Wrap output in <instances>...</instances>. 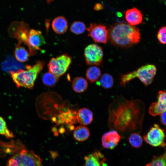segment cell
Here are the masks:
<instances>
[{
	"mask_svg": "<svg viewBox=\"0 0 166 166\" xmlns=\"http://www.w3.org/2000/svg\"><path fill=\"white\" fill-rule=\"evenodd\" d=\"M145 109L144 103L140 100H128L123 96H118L109 106V126L122 132L140 127Z\"/></svg>",
	"mask_w": 166,
	"mask_h": 166,
	"instance_id": "6da1fadb",
	"label": "cell"
},
{
	"mask_svg": "<svg viewBox=\"0 0 166 166\" xmlns=\"http://www.w3.org/2000/svg\"><path fill=\"white\" fill-rule=\"evenodd\" d=\"M108 39L117 46L127 48L140 41V30L134 26L125 23H117L108 30Z\"/></svg>",
	"mask_w": 166,
	"mask_h": 166,
	"instance_id": "7a4b0ae2",
	"label": "cell"
},
{
	"mask_svg": "<svg viewBox=\"0 0 166 166\" xmlns=\"http://www.w3.org/2000/svg\"><path fill=\"white\" fill-rule=\"evenodd\" d=\"M44 65V61H39L33 66H27L26 70L19 69L16 71H10V73L17 87H22L31 89Z\"/></svg>",
	"mask_w": 166,
	"mask_h": 166,
	"instance_id": "3957f363",
	"label": "cell"
},
{
	"mask_svg": "<svg viewBox=\"0 0 166 166\" xmlns=\"http://www.w3.org/2000/svg\"><path fill=\"white\" fill-rule=\"evenodd\" d=\"M156 71V68L154 65L148 64L142 66L135 71L121 75L120 84L124 86L127 82L137 77L145 85H149L152 82Z\"/></svg>",
	"mask_w": 166,
	"mask_h": 166,
	"instance_id": "277c9868",
	"label": "cell"
},
{
	"mask_svg": "<svg viewBox=\"0 0 166 166\" xmlns=\"http://www.w3.org/2000/svg\"><path fill=\"white\" fill-rule=\"evenodd\" d=\"M42 161L39 156L24 148L12 155L6 166H41Z\"/></svg>",
	"mask_w": 166,
	"mask_h": 166,
	"instance_id": "5b68a950",
	"label": "cell"
},
{
	"mask_svg": "<svg viewBox=\"0 0 166 166\" xmlns=\"http://www.w3.org/2000/svg\"><path fill=\"white\" fill-rule=\"evenodd\" d=\"M72 61L71 57L67 54L52 57L47 65L49 72L59 78L68 70Z\"/></svg>",
	"mask_w": 166,
	"mask_h": 166,
	"instance_id": "8992f818",
	"label": "cell"
},
{
	"mask_svg": "<svg viewBox=\"0 0 166 166\" xmlns=\"http://www.w3.org/2000/svg\"><path fill=\"white\" fill-rule=\"evenodd\" d=\"M143 139L146 142L153 147H164L165 145L164 131L156 124L150 128Z\"/></svg>",
	"mask_w": 166,
	"mask_h": 166,
	"instance_id": "52a82bcc",
	"label": "cell"
},
{
	"mask_svg": "<svg viewBox=\"0 0 166 166\" xmlns=\"http://www.w3.org/2000/svg\"><path fill=\"white\" fill-rule=\"evenodd\" d=\"M28 24L24 22H13L9 29L11 36L18 40V44L22 43L27 45L28 39L30 30Z\"/></svg>",
	"mask_w": 166,
	"mask_h": 166,
	"instance_id": "ba28073f",
	"label": "cell"
},
{
	"mask_svg": "<svg viewBox=\"0 0 166 166\" xmlns=\"http://www.w3.org/2000/svg\"><path fill=\"white\" fill-rule=\"evenodd\" d=\"M85 60L89 65H99L101 63L103 55L102 48L96 44H91L84 50Z\"/></svg>",
	"mask_w": 166,
	"mask_h": 166,
	"instance_id": "9c48e42d",
	"label": "cell"
},
{
	"mask_svg": "<svg viewBox=\"0 0 166 166\" xmlns=\"http://www.w3.org/2000/svg\"><path fill=\"white\" fill-rule=\"evenodd\" d=\"M86 29L88 36L91 37L95 42L106 43L108 40V31L105 26L92 23Z\"/></svg>",
	"mask_w": 166,
	"mask_h": 166,
	"instance_id": "30bf717a",
	"label": "cell"
},
{
	"mask_svg": "<svg viewBox=\"0 0 166 166\" xmlns=\"http://www.w3.org/2000/svg\"><path fill=\"white\" fill-rule=\"evenodd\" d=\"M45 43L44 38L40 31L33 29L30 30L27 46L30 55L34 54L37 50H41L40 47Z\"/></svg>",
	"mask_w": 166,
	"mask_h": 166,
	"instance_id": "8fae6325",
	"label": "cell"
},
{
	"mask_svg": "<svg viewBox=\"0 0 166 166\" xmlns=\"http://www.w3.org/2000/svg\"><path fill=\"white\" fill-rule=\"evenodd\" d=\"M166 95L165 91H160L158 93L157 101L150 105L148 113L151 115L155 116L160 115L166 110Z\"/></svg>",
	"mask_w": 166,
	"mask_h": 166,
	"instance_id": "7c38bea8",
	"label": "cell"
},
{
	"mask_svg": "<svg viewBox=\"0 0 166 166\" xmlns=\"http://www.w3.org/2000/svg\"><path fill=\"white\" fill-rule=\"evenodd\" d=\"M84 166H105L106 159L104 155L98 150L93 152L84 157Z\"/></svg>",
	"mask_w": 166,
	"mask_h": 166,
	"instance_id": "4fadbf2b",
	"label": "cell"
},
{
	"mask_svg": "<svg viewBox=\"0 0 166 166\" xmlns=\"http://www.w3.org/2000/svg\"><path fill=\"white\" fill-rule=\"evenodd\" d=\"M121 137L115 130H111L105 133L102 138V145L104 147L112 149L117 144Z\"/></svg>",
	"mask_w": 166,
	"mask_h": 166,
	"instance_id": "5bb4252c",
	"label": "cell"
},
{
	"mask_svg": "<svg viewBox=\"0 0 166 166\" xmlns=\"http://www.w3.org/2000/svg\"><path fill=\"white\" fill-rule=\"evenodd\" d=\"M125 18L129 24L132 26L141 23L143 19L141 11L136 7L127 10L125 13Z\"/></svg>",
	"mask_w": 166,
	"mask_h": 166,
	"instance_id": "9a60e30c",
	"label": "cell"
},
{
	"mask_svg": "<svg viewBox=\"0 0 166 166\" xmlns=\"http://www.w3.org/2000/svg\"><path fill=\"white\" fill-rule=\"evenodd\" d=\"M93 113L89 109L86 108L80 109L76 114V118L80 124L85 125L91 123L93 119Z\"/></svg>",
	"mask_w": 166,
	"mask_h": 166,
	"instance_id": "2e32d148",
	"label": "cell"
},
{
	"mask_svg": "<svg viewBox=\"0 0 166 166\" xmlns=\"http://www.w3.org/2000/svg\"><path fill=\"white\" fill-rule=\"evenodd\" d=\"M52 26L56 33L62 34L66 31L68 26V22L64 17L59 16L54 19L52 22Z\"/></svg>",
	"mask_w": 166,
	"mask_h": 166,
	"instance_id": "e0dca14e",
	"label": "cell"
},
{
	"mask_svg": "<svg viewBox=\"0 0 166 166\" xmlns=\"http://www.w3.org/2000/svg\"><path fill=\"white\" fill-rule=\"evenodd\" d=\"M90 133L88 128L84 126H79L76 127L73 132L75 139L79 141L86 140L89 137Z\"/></svg>",
	"mask_w": 166,
	"mask_h": 166,
	"instance_id": "ac0fdd59",
	"label": "cell"
},
{
	"mask_svg": "<svg viewBox=\"0 0 166 166\" xmlns=\"http://www.w3.org/2000/svg\"><path fill=\"white\" fill-rule=\"evenodd\" d=\"M87 81L81 77H76L73 81L72 87L73 90L78 93H81L85 90L88 87Z\"/></svg>",
	"mask_w": 166,
	"mask_h": 166,
	"instance_id": "d6986e66",
	"label": "cell"
},
{
	"mask_svg": "<svg viewBox=\"0 0 166 166\" xmlns=\"http://www.w3.org/2000/svg\"><path fill=\"white\" fill-rule=\"evenodd\" d=\"M14 55L18 61L25 62L28 60L30 55L24 47L18 44L14 51Z\"/></svg>",
	"mask_w": 166,
	"mask_h": 166,
	"instance_id": "ffe728a7",
	"label": "cell"
},
{
	"mask_svg": "<svg viewBox=\"0 0 166 166\" xmlns=\"http://www.w3.org/2000/svg\"><path fill=\"white\" fill-rule=\"evenodd\" d=\"M101 75V71L98 67L93 66L87 70L86 76L87 79L91 83L97 81Z\"/></svg>",
	"mask_w": 166,
	"mask_h": 166,
	"instance_id": "44dd1931",
	"label": "cell"
},
{
	"mask_svg": "<svg viewBox=\"0 0 166 166\" xmlns=\"http://www.w3.org/2000/svg\"><path fill=\"white\" fill-rule=\"evenodd\" d=\"M96 84L105 89L111 88L114 84L113 78L112 76L109 73L103 74L101 77L99 81Z\"/></svg>",
	"mask_w": 166,
	"mask_h": 166,
	"instance_id": "7402d4cb",
	"label": "cell"
},
{
	"mask_svg": "<svg viewBox=\"0 0 166 166\" xmlns=\"http://www.w3.org/2000/svg\"><path fill=\"white\" fill-rule=\"evenodd\" d=\"M59 78L49 72L45 73L43 76L42 81L46 86L52 87L57 83Z\"/></svg>",
	"mask_w": 166,
	"mask_h": 166,
	"instance_id": "603a6c76",
	"label": "cell"
},
{
	"mask_svg": "<svg viewBox=\"0 0 166 166\" xmlns=\"http://www.w3.org/2000/svg\"><path fill=\"white\" fill-rule=\"evenodd\" d=\"M128 140L131 146L136 148H140L143 143V139L138 133H132L129 137Z\"/></svg>",
	"mask_w": 166,
	"mask_h": 166,
	"instance_id": "cb8c5ba5",
	"label": "cell"
},
{
	"mask_svg": "<svg viewBox=\"0 0 166 166\" xmlns=\"http://www.w3.org/2000/svg\"><path fill=\"white\" fill-rule=\"evenodd\" d=\"M0 135H3L8 139L14 137L13 132L8 129L5 121L1 116H0Z\"/></svg>",
	"mask_w": 166,
	"mask_h": 166,
	"instance_id": "d4e9b609",
	"label": "cell"
},
{
	"mask_svg": "<svg viewBox=\"0 0 166 166\" xmlns=\"http://www.w3.org/2000/svg\"><path fill=\"white\" fill-rule=\"evenodd\" d=\"M85 29V24L83 22L79 21L74 22L72 24L70 27L71 31L76 34L82 33Z\"/></svg>",
	"mask_w": 166,
	"mask_h": 166,
	"instance_id": "484cf974",
	"label": "cell"
},
{
	"mask_svg": "<svg viewBox=\"0 0 166 166\" xmlns=\"http://www.w3.org/2000/svg\"><path fill=\"white\" fill-rule=\"evenodd\" d=\"M166 153L160 156H154L145 166H166Z\"/></svg>",
	"mask_w": 166,
	"mask_h": 166,
	"instance_id": "4316f807",
	"label": "cell"
},
{
	"mask_svg": "<svg viewBox=\"0 0 166 166\" xmlns=\"http://www.w3.org/2000/svg\"><path fill=\"white\" fill-rule=\"evenodd\" d=\"M166 29L165 26L161 27L159 30L157 35L159 42L161 44H165L166 42Z\"/></svg>",
	"mask_w": 166,
	"mask_h": 166,
	"instance_id": "83f0119b",
	"label": "cell"
},
{
	"mask_svg": "<svg viewBox=\"0 0 166 166\" xmlns=\"http://www.w3.org/2000/svg\"><path fill=\"white\" fill-rule=\"evenodd\" d=\"M160 121L164 125H166V112L163 113L160 115Z\"/></svg>",
	"mask_w": 166,
	"mask_h": 166,
	"instance_id": "f1b7e54d",
	"label": "cell"
},
{
	"mask_svg": "<svg viewBox=\"0 0 166 166\" xmlns=\"http://www.w3.org/2000/svg\"><path fill=\"white\" fill-rule=\"evenodd\" d=\"M104 8L102 5L100 3H97L95 5L94 9L96 10H102Z\"/></svg>",
	"mask_w": 166,
	"mask_h": 166,
	"instance_id": "f546056e",
	"label": "cell"
}]
</instances>
